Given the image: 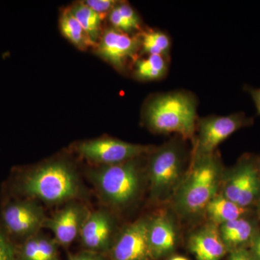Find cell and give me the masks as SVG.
<instances>
[{
    "mask_svg": "<svg viewBox=\"0 0 260 260\" xmlns=\"http://www.w3.org/2000/svg\"><path fill=\"white\" fill-rule=\"evenodd\" d=\"M95 48L98 55L118 71L123 72L139 59L141 44L138 36L109 28L102 32Z\"/></svg>",
    "mask_w": 260,
    "mask_h": 260,
    "instance_id": "9",
    "label": "cell"
},
{
    "mask_svg": "<svg viewBox=\"0 0 260 260\" xmlns=\"http://www.w3.org/2000/svg\"><path fill=\"white\" fill-rule=\"evenodd\" d=\"M148 220L139 219L121 230L109 250L110 260H153L148 244Z\"/></svg>",
    "mask_w": 260,
    "mask_h": 260,
    "instance_id": "11",
    "label": "cell"
},
{
    "mask_svg": "<svg viewBox=\"0 0 260 260\" xmlns=\"http://www.w3.org/2000/svg\"><path fill=\"white\" fill-rule=\"evenodd\" d=\"M17 188L29 199L51 205L73 201L83 192L74 167L63 160L44 162L30 169L20 178Z\"/></svg>",
    "mask_w": 260,
    "mask_h": 260,
    "instance_id": "3",
    "label": "cell"
},
{
    "mask_svg": "<svg viewBox=\"0 0 260 260\" xmlns=\"http://www.w3.org/2000/svg\"><path fill=\"white\" fill-rule=\"evenodd\" d=\"M220 193L242 208L257 206L260 202L257 157L244 154L234 167L225 169Z\"/></svg>",
    "mask_w": 260,
    "mask_h": 260,
    "instance_id": "6",
    "label": "cell"
},
{
    "mask_svg": "<svg viewBox=\"0 0 260 260\" xmlns=\"http://www.w3.org/2000/svg\"><path fill=\"white\" fill-rule=\"evenodd\" d=\"M257 167L260 174V156L257 157Z\"/></svg>",
    "mask_w": 260,
    "mask_h": 260,
    "instance_id": "31",
    "label": "cell"
},
{
    "mask_svg": "<svg viewBox=\"0 0 260 260\" xmlns=\"http://www.w3.org/2000/svg\"><path fill=\"white\" fill-rule=\"evenodd\" d=\"M249 252L251 253L254 260H260V232L254 238L251 246H249Z\"/></svg>",
    "mask_w": 260,
    "mask_h": 260,
    "instance_id": "29",
    "label": "cell"
},
{
    "mask_svg": "<svg viewBox=\"0 0 260 260\" xmlns=\"http://www.w3.org/2000/svg\"><path fill=\"white\" fill-rule=\"evenodd\" d=\"M246 91L250 95L254 106H255L256 114L260 116V88H252L247 86L245 88Z\"/></svg>",
    "mask_w": 260,
    "mask_h": 260,
    "instance_id": "28",
    "label": "cell"
},
{
    "mask_svg": "<svg viewBox=\"0 0 260 260\" xmlns=\"http://www.w3.org/2000/svg\"><path fill=\"white\" fill-rule=\"evenodd\" d=\"M70 9L92 42L96 44L102 34V21L104 18L84 4L83 2L77 3Z\"/></svg>",
    "mask_w": 260,
    "mask_h": 260,
    "instance_id": "23",
    "label": "cell"
},
{
    "mask_svg": "<svg viewBox=\"0 0 260 260\" xmlns=\"http://www.w3.org/2000/svg\"><path fill=\"white\" fill-rule=\"evenodd\" d=\"M188 249L196 260H221L229 254L218 225L210 221L191 233L188 239Z\"/></svg>",
    "mask_w": 260,
    "mask_h": 260,
    "instance_id": "15",
    "label": "cell"
},
{
    "mask_svg": "<svg viewBox=\"0 0 260 260\" xmlns=\"http://www.w3.org/2000/svg\"><path fill=\"white\" fill-rule=\"evenodd\" d=\"M59 244L44 234H37L24 241L17 250L18 260H60Z\"/></svg>",
    "mask_w": 260,
    "mask_h": 260,
    "instance_id": "17",
    "label": "cell"
},
{
    "mask_svg": "<svg viewBox=\"0 0 260 260\" xmlns=\"http://www.w3.org/2000/svg\"><path fill=\"white\" fill-rule=\"evenodd\" d=\"M1 218L7 232L25 240L39 234L47 220L42 207L30 200L10 203L3 208Z\"/></svg>",
    "mask_w": 260,
    "mask_h": 260,
    "instance_id": "10",
    "label": "cell"
},
{
    "mask_svg": "<svg viewBox=\"0 0 260 260\" xmlns=\"http://www.w3.org/2000/svg\"><path fill=\"white\" fill-rule=\"evenodd\" d=\"M90 9L99 13L104 18V15H109L111 10L118 4L114 0H87L83 2Z\"/></svg>",
    "mask_w": 260,
    "mask_h": 260,
    "instance_id": "24",
    "label": "cell"
},
{
    "mask_svg": "<svg viewBox=\"0 0 260 260\" xmlns=\"http://www.w3.org/2000/svg\"><path fill=\"white\" fill-rule=\"evenodd\" d=\"M256 208H257L258 215H259V218H260V202L257 206H256Z\"/></svg>",
    "mask_w": 260,
    "mask_h": 260,
    "instance_id": "32",
    "label": "cell"
},
{
    "mask_svg": "<svg viewBox=\"0 0 260 260\" xmlns=\"http://www.w3.org/2000/svg\"><path fill=\"white\" fill-rule=\"evenodd\" d=\"M141 44V51L149 55H160L168 58L171 50L170 37L166 32L157 30H146L138 34Z\"/></svg>",
    "mask_w": 260,
    "mask_h": 260,
    "instance_id": "22",
    "label": "cell"
},
{
    "mask_svg": "<svg viewBox=\"0 0 260 260\" xmlns=\"http://www.w3.org/2000/svg\"><path fill=\"white\" fill-rule=\"evenodd\" d=\"M224 169L216 152L191 156L189 165L174 198V212L182 220L192 221L205 216L210 201L219 194Z\"/></svg>",
    "mask_w": 260,
    "mask_h": 260,
    "instance_id": "1",
    "label": "cell"
},
{
    "mask_svg": "<svg viewBox=\"0 0 260 260\" xmlns=\"http://www.w3.org/2000/svg\"><path fill=\"white\" fill-rule=\"evenodd\" d=\"M59 26L62 35L80 50H87L88 48L95 47L96 45L92 42L70 8L61 13Z\"/></svg>",
    "mask_w": 260,
    "mask_h": 260,
    "instance_id": "19",
    "label": "cell"
},
{
    "mask_svg": "<svg viewBox=\"0 0 260 260\" xmlns=\"http://www.w3.org/2000/svg\"><path fill=\"white\" fill-rule=\"evenodd\" d=\"M168 58L160 55H149L135 62V78L142 81L162 79L168 73Z\"/></svg>",
    "mask_w": 260,
    "mask_h": 260,
    "instance_id": "20",
    "label": "cell"
},
{
    "mask_svg": "<svg viewBox=\"0 0 260 260\" xmlns=\"http://www.w3.org/2000/svg\"><path fill=\"white\" fill-rule=\"evenodd\" d=\"M140 158L99 166L88 171V178L103 201L116 209H122L138 200L144 183Z\"/></svg>",
    "mask_w": 260,
    "mask_h": 260,
    "instance_id": "5",
    "label": "cell"
},
{
    "mask_svg": "<svg viewBox=\"0 0 260 260\" xmlns=\"http://www.w3.org/2000/svg\"><path fill=\"white\" fill-rule=\"evenodd\" d=\"M155 148L134 144L112 138H101L82 142L77 151L83 158L99 166L114 165L141 158Z\"/></svg>",
    "mask_w": 260,
    "mask_h": 260,
    "instance_id": "8",
    "label": "cell"
},
{
    "mask_svg": "<svg viewBox=\"0 0 260 260\" xmlns=\"http://www.w3.org/2000/svg\"><path fill=\"white\" fill-rule=\"evenodd\" d=\"M227 260H254L248 249H238L228 254Z\"/></svg>",
    "mask_w": 260,
    "mask_h": 260,
    "instance_id": "27",
    "label": "cell"
},
{
    "mask_svg": "<svg viewBox=\"0 0 260 260\" xmlns=\"http://www.w3.org/2000/svg\"><path fill=\"white\" fill-rule=\"evenodd\" d=\"M143 120L155 134H176L184 140H193L198 121L196 97L185 90L153 95L145 103Z\"/></svg>",
    "mask_w": 260,
    "mask_h": 260,
    "instance_id": "2",
    "label": "cell"
},
{
    "mask_svg": "<svg viewBox=\"0 0 260 260\" xmlns=\"http://www.w3.org/2000/svg\"><path fill=\"white\" fill-rule=\"evenodd\" d=\"M251 209L242 208L219 193L207 206L205 216L208 218V221L219 226L221 224L251 215Z\"/></svg>",
    "mask_w": 260,
    "mask_h": 260,
    "instance_id": "18",
    "label": "cell"
},
{
    "mask_svg": "<svg viewBox=\"0 0 260 260\" xmlns=\"http://www.w3.org/2000/svg\"><path fill=\"white\" fill-rule=\"evenodd\" d=\"M89 213L85 205L70 201L51 218H47L44 228L53 233L54 240L59 245L68 246L79 237Z\"/></svg>",
    "mask_w": 260,
    "mask_h": 260,
    "instance_id": "13",
    "label": "cell"
},
{
    "mask_svg": "<svg viewBox=\"0 0 260 260\" xmlns=\"http://www.w3.org/2000/svg\"><path fill=\"white\" fill-rule=\"evenodd\" d=\"M0 260H18L17 250L4 233L0 231Z\"/></svg>",
    "mask_w": 260,
    "mask_h": 260,
    "instance_id": "25",
    "label": "cell"
},
{
    "mask_svg": "<svg viewBox=\"0 0 260 260\" xmlns=\"http://www.w3.org/2000/svg\"><path fill=\"white\" fill-rule=\"evenodd\" d=\"M148 239L153 260L172 255L179 241L177 225L172 215L160 212L149 218Z\"/></svg>",
    "mask_w": 260,
    "mask_h": 260,
    "instance_id": "14",
    "label": "cell"
},
{
    "mask_svg": "<svg viewBox=\"0 0 260 260\" xmlns=\"http://www.w3.org/2000/svg\"><path fill=\"white\" fill-rule=\"evenodd\" d=\"M184 141L181 138L173 139L149 153L145 177L153 203L172 201L180 185L189 165Z\"/></svg>",
    "mask_w": 260,
    "mask_h": 260,
    "instance_id": "4",
    "label": "cell"
},
{
    "mask_svg": "<svg viewBox=\"0 0 260 260\" xmlns=\"http://www.w3.org/2000/svg\"><path fill=\"white\" fill-rule=\"evenodd\" d=\"M254 124V119L244 112L227 116H210L198 119L197 131L193 139L191 156H201L215 153L224 140L236 132ZM196 131V133H197Z\"/></svg>",
    "mask_w": 260,
    "mask_h": 260,
    "instance_id": "7",
    "label": "cell"
},
{
    "mask_svg": "<svg viewBox=\"0 0 260 260\" xmlns=\"http://www.w3.org/2000/svg\"><path fill=\"white\" fill-rule=\"evenodd\" d=\"M218 227L229 253L238 249H249L260 232L258 220L251 215L221 224Z\"/></svg>",
    "mask_w": 260,
    "mask_h": 260,
    "instance_id": "16",
    "label": "cell"
},
{
    "mask_svg": "<svg viewBox=\"0 0 260 260\" xmlns=\"http://www.w3.org/2000/svg\"><path fill=\"white\" fill-rule=\"evenodd\" d=\"M115 222L109 211L90 212L84 222L79 237L87 251L102 254L110 250L115 237Z\"/></svg>",
    "mask_w": 260,
    "mask_h": 260,
    "instance_id": "12",
    "label": "cell"
},
{
    "mask_svg": "<svg viewBox=\"0 0 260 260\" xmlns=\"http://www.w3.org/2000/svg\"><path fill=\"white\" fill-rule=\"evenodd\" d=\"M108 15L112 28L119 31L133 36L135 31L140 30L139 15L128 3H118Z\"/></svg>",
    "mask_w": 260,
    "mask_h": 260,
    "instance_id": "21",
    "label": "cell"
},
{
    "mask_svg": "<svg viewBox=\"0 0 260 260\" xmlns=\"http://www.w3.org/2000/svg\"><path fill=\"white\" fill-rule=\"evenodd\" d=\"M169 260H189L187 258L182 256H173Z\"/></svg>",
    "mask_w": 260,
    "mask_h": 260,
    "instance_id": "30",
    "label": "cell"
},
{
    "mask_svg": "<svg viewBox=\"0 0 260 260\" xmlns=\"http://www.w3.org/2000/svg\"><path fill=\"white\" fill-rule=\"evenodd\" d=\"M69 260H107L102 254L84 251L75 254H70Z\"/></svg>",
    "mask_w": 260,
    "mask_h": 260,
    "instance_id": "26",
    "label": "cell"
}]
</instances>
